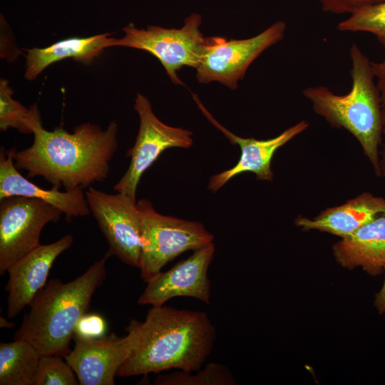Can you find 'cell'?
I'll list each match as a JSON object with an SVG mask.
<instances>
[{
  "instance_id": "6da1fadb",
  "label": "cell",
  "mask_w": 385,
  "mask_h": 385,
  "mask_svg": "<svg viewBox=\"0 0 385 385\" xmlns=\"http://www.w3.org/2000/svg\"><path fill=\"white\" fill-rule=\"evenodd\" d=\"M32 145L13 153L18 170L27 171V178H43L52 187L66 190L86 189L108 177L110 162L118 148L117 121L106 130L91 123L76 126L70 133L58 126L46 130L40 113L32 123Z\"/></svg>"
},
{
  "instance_id": "7a4b0ae2",
  "label": "cell",
  "mask_w": 385,
  "mask_h": 385,
  "mask_svg": "<svg viewBox=\"0 0 385 385\" xmlns=\"http://www.w3.org/2000/svg\"><path fill=\"white\" fill-rule=\"evenodd\" d=\"M135 346L117 376L147 375L175 369L195 372L210 355L216 329L205 312L154 306L137 322Z\"/></svg>"
},
{
  "instance_id": "3957f363",
  "label": "cell",
  "mask_w": 385,
  "mask_h": 385,
  "mask_svg": "<svg viewBox=\"0 0 385 385\" xmlns=\"http://www.w3.org/2000/svg\"><path fill=\"white\" fill-rule=\"evenodd\" d=\"M109 251L79 277L66 283L51 279L35 295L14 339L30 343L41 356L65 359L76 329L90 307L96 290L106 277Z\"/></svg>"
},
{
  "instance_id": "277c9868",
  "label": "cell",
  "mask_w": 385,
  "mask_h": 385,
  "mask_svg": "<svg viewBox=\"0 0 385 385\" xmlns=\"http://www.w3.org/2000/svg\"><path fill=\"white\" fill-rule=\"evenodd\" d=\"M350 91L343 95L326 86L305 88L303 96L313 111L331 125L349 131L360 143L377 176L381 175L379 148L383 135L379 91L371 61L358 45L349 49Z\"/></svg>"
},
{
  "instance_id": "5b68a950",
  "label": "cell",
  "mask_w": 385,
  "mask_h": 385,
  "mask_svg": "<svg viewBox=\"0 0 385 385\" xmlns=\"http://www.w3.org/2000/svg\"><path fill=\"white\" fill-rule=\"evenodd\" d=\"M137 206L141 240L138 268L146 283L178 255L213 242L214 235L200 222L162 215L146 199L137 202Z\"/></svg>"
},
{
  "instance_id": "8992f818",
  "label": "cell",
  "mask_w": 385,
  "mask_h": 385,
  "mask_svg": "<svg viewBox=\"0 0 385 385\" xmlns=\"http://www.w3.org/2000/svg\"><path fill=\"white\" fill-rule=\"evenodd\" d=\"M202 16L192 13L180 29L148 26L138 29L130 23L123 28L125 35L114 38L112 46H126L144 50L155 56L174 84L185 86L177 71L184 66L196 68L201 59L206 38L200 30Z\"/></svg>"
},
{
  "instance_id": "52a82bcc",
  "label": "cell",
  "mask_w": 385,
  "mask_h": 385,
  "mask_svg": "<svg viewBox=\"0 0 385 385\" xmlns=\"http://www.w3.org/2000/svg\"><path fill=\"white\" fill-rule=\"evenodd\" d=\"M287 26L277 21L253 37L227 40L220 36L206 38L205 48L196 69L200 83L219 82L230 89L238 87L251 63L284 37Z\"/></svg>"
},
{
  "instance_id": "ba28073f",
  "label": "cell",
  "mask_w": 385,
  "mask_h": 385,
  "mask_svg": "<svg viewBox=\"0 0 385 385\" xmlns=\"http://www.w3.org/2000/svg\"><path fill=\"white\" fill-rule=\"evenodd\" d=\"M63 212L38 199L11 196L0 200V274L39 246L43 228Z\"/></svg>"
},
{
  "instance_id": "9c48e42d",
  "label": "cell",
  "mask_w": 385,
  "mask_h": 385,
  "mask_svg": "<svg viewBox=\"0 0 385 385\" xmlns=\"http://www.w3.org/2000/svg\"><path fill=\"white\" fill-rule=\"evenodd\" d=\"M134 109L139 117V129L134 145L126 153L129 166L113 187L115 191L136 200V190L144 172L166 149L188 148L193 144L192 133L163 123L155 115L147 97L138 93Z\"/></svg>"
},
{
  "instance_id": "30bf717a",
  "label": "cell",
  "mask_w": 385,
  "mask_h": 385,
  "mask_svg": "<svg viewBox=\"0 0 385 385\" xmlns=\"http://www.w3.org/2000/svg\"><path fill=\"white\" fill-rule=\"evenodd\" d=\"M86 199L111 255L139 267L141 254L140 222L136 200L117 192L107 193L89 187Z\"/></svg>"
},
{
  "instance_id": "8fae6325",
  "label": "cell",
  "mask_w": 385,
  "mask_h": 385,
  "mask_svg": "<svg viewBox=\"0 0 385 385\" xmlns=\"http://www.w3.org/2000/svg\"><path fill=\"white\" fill-rule=\"evenodd\" d=\"M137 322L130 321L125 337L115 333L96 337L74 334V348L65 359L76 374L79 384H115L118 369L136 344Z\"/></svg>"
},
{
  "instance_id": "7c38bea8",
  "label": "cell",
  "mask_w": 385,
  "mask_h": 385,
  "mask_svg": "<svg viewBox=\"0 0 385 385\" xmlns=\"http://www.w3.org/2000/svg\"><path fill=\"white\" fill-rule=\"evenodd\" d=\"M215 252L214 242L193 251L188 258L160 272L147 282L138 299L140 305L162 306L175 297H188L210 303L209 267Z\"/></svg>"
},
{
  "instance_id": "4fadbf2b",
  "label": "cell",
  "mask_w": 385,
  "mask_h": 385,
  "mask_svg": "<svg viewBox=\"0 0 385 385\" xmlns=\"http://www.w3.org/2000/svg\"><path fill=\"white\" fill-rule=\"evenodd\" d=\"M192 98L205 118L221 131L232 144L238 145L241 150L240 158L236 165L210 177L207 187L212 192H217L236 175L245 172L255 173L260 180L272 181L274 174L271 169V162L275 152L309 127L307 121L302 120L270 139L242 138L220 124L202 105L197 95L193 94Z\"/></svg>"
},
{
  "instance_id": "5bb4252c",
  "label": "cell",
  "mask_w": 385,
  "mask_h": 385,
  "mask_svg": "<svg viewBox=\"0 0 385 385\" xmlns=\"http://www.w3.org/2000/svg\"><path fill=\"white\" fill-rule=\"evenodd\" d=\"M73 242L72 235H65L53 243L40 245L9 267V279L6 285L9 319L16 317L30 304L37 292L46 284L56 259L68 250Z\"/></svg>"
},
{
  "instance_id": "9a60e30c",
  "label": "cell",
  "mask_w": 385,
  "mask_h": 385,
  "mask_svg": "<svg viewBox=\"0 0 385 385\" xmlns=\"http://www.w3.org/2000/svg\"><path fill=\"white\" fill-rule=\"evenodd\" d=\"M15 148L0 151V200L11 196H23L43 200L61 210L68 219L91 214L86 192L82 189L61 192L52 187L44 189L24 177L14 165Z\"/></svg>"
},
{
  "instance_id": "2e32d148",
  "label": "cell",
  "mask_w": 385,
  "mask_h": 385,
  "mask_svg": "<svg viewBox=\"0 0 385 385\" xmlns=\"http://www.w3.org/2000/svg\"><path fill=\"white\" fill-rule=\"evenodd\" d=\"M381 215H385V198L363 192L313 219L300 216L294 222L303 230H317L344 238Z\"/></svg>"
},
{
  "instance_id": "e0dca14e",
  "label": "cell",
  "mask_w": 385,
  "mask_h": 385,
  "mask_svg": "<svg viewBox=\"0 0 385 385\" xmlns=\"http://www.w3.org/2000/svg\"><path fill=\"white\" fill-rule=\"evenodd\" d=\"M333 253L345 268L361 267L370 274H379L385 265V215L335 243Z\"/></svg>"
},
{
  "instance_id": "ac0fdd59",
  "label": "cell",
  "mask_w": 385,
  "mask_h": 385,
  "mask_svg": "<svg viewBox=\"0 0 385 385\" xmlns=\"http://www.w3.org/2000/svg\"><path fill=\"white\" fill-rule=\"evenodd\" d=\"M111 35L106 33L89 37H70L45 48L27 49L24 77L34 80L51 64L69 58L90 64L104 49L112 47L114 38Z\"/></svg>"
},
{
  "instance_id": "d6986e66",
  "label": "cell",
  "mask_w": 385,
  "mask_h": 385,
  "mask_svg": "<svg viewBox=\"0 0 385 385\" xmlns=\"http://www.w3.org/2000/svg\"><path fill=\"white\" fill-rule=\"evenodd\" d=\"M41 355L29 342L0 343V385H31Z\"/></svg>"
},
{
  "instance_id": "ffe728a7",
  "label": "cell",
  "mask_w": 385,
  "mask_h": 385,
  "mask_svg": "<svg viewBox=\"0 0 385 385\" xmlns=\"http://www.w3.org/2000/svg\"><path fill=\"white\" fill-rule=\"evenodd\" d=\"M13 90L5 78L0 80V130L17 129L22 133H32V123L39 111L36 105L26 108L13 99Z\"/></svg>"
},
{
  "instance_id": "44dd1931",
  "label": "cell",
  "mask_w": 385,
  "mask_h": 385,
  "mask_svg": "<svg viewBox=\"0 0 385 385\" xmlns=\"http://www.w3.org/2000/svg\"><path fill=\"white\" fill-rule=\"evenodd\" d=\"M235 380L231 371L224 365L210 362L197 373L177 370L156 377L155 385H233Z\"/></svg>"
},
{
  "instance_id": "7402d4cb",
  "label": "cell",
  "mask_w": 385,
  "mask_h": 385,
  "mask_svg": "<svg viewBox=\"0 0 385 385\" xmlns=\"http://www.w3.org/2000/svg\"><path fill=\"white\" fill-rule=\"evenodd\" d=\"M343 32H366L374 35L385 48V1L361 8L340 21Z\"/></svg>"
},
{
  "instance_id": "603a6c76",
  "label": "cell",
  "mask_w": 385,
  "mask_h": 385,
  "mask_svg": "<svg viewBox=\"0 0 385 385\" xmlns=\"http://www.w3.org/2000/svg\"><path fill=\"white\" fill-rule=\"evenodd\" d=\"M58 355L41 356L31 385H77L73 369Z\"/></svg>"
},
{
  "instance_id": "cb8c5ba5",
  "label": "cell",
  "mask_w": 385,
  "mask_h": 385,
  "mask_svg": "<svg viewBox=\"0 0 385 385\" xmlns=\"http://www.w3.org/2000/svg\"><path fill=\"white\" fill-rule=\"evenodd\" d=\"M385 0H319L322 9L324 12L334 14L349 15L357 10L374 4H377Z\"/></svg>"
},
{
  "instance_id": "d4e9b609",
  "label": "cell",
  "mask_w": 385,
  "mask_h": 385,
  "mask_svg": "<svg viewBox=\"0 0 385 385\" xmlns=\"http://www.w3.org/2000/svg\"><path fill=\"white\" fill-rule=\"evenodd\" d=\"M106 330L104 320L97 314L85 315L78 322L75 334L89 337H100Z\"/></svg>"
},
{
  "instance_id": "484cf974",
  "label": "cell",
  "mask_w": 385,
  "mask_h": 385,
  "mask_svg": "<svg viewBox=\"0 0 385 385\" xmlns=\"http://www.w3.org/2000/svg\"><path fill=\"white\" fill-rule=\"evenodd\" d=\"M371 66L380 97L383 135H385V60L381 62L371 61Z\"/></svg>"
},
{
  "instance_id": "4316f807",
  "label": "cell",
  "mask_w": 385,
  "mask_h": 385,
  "mask_svg": "<svg viewBox=\"0 0 385 385\" xmlns=\"http://www.w3.org/2000/svg\"><path fill=\"white\" fill-rule=\"evenodd\" d=\"M384 270L385 272V265L384 266ZM374 304L380 314L385 312V279L381 290L376 295Z\"/></svg>"
},
{
  "instance_id": "83f0119b",
  "label": "cell",
  "mask_w": 385,
  "mask_h": 385,
  "mask_svg": "<svg viewBox=\"0 0 385 385\" xmlns=\"http://www.w3.org/2000/svg\"><path fill=\"white\" fill-rule=\"evenodd\" d=\"M382 153H382L383 162L380 163V164H381V173H382V171H384L385 173V143L384 145V149H383Z\"/></svg>"
}]
</instances>
